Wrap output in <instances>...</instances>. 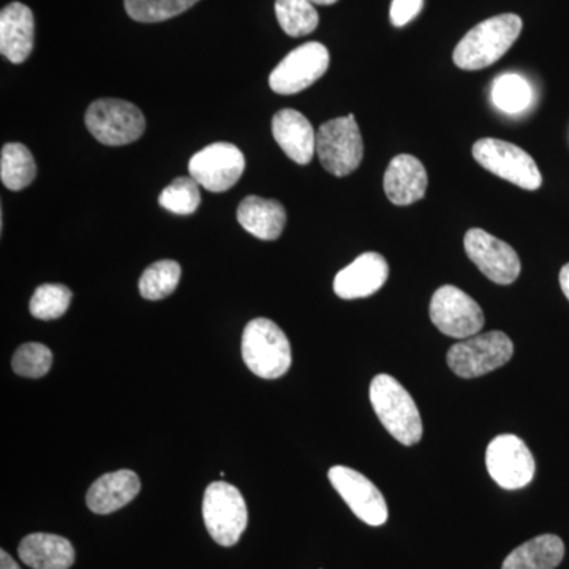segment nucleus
I'll return each instance as SVG.
<instances>
[{"label": "nucleus", "mask_w": 569, "mask_h": 569, "mask_svg": "<svg viewBox=\"0 0 569 569\" xmlns=\"http://www.w3.org/2000/svg\"><path fill=\"white\" fill-rule=\"evenodd\" d=\"M246 170V157L230 142H213L194 153L189 162L190 178L213 193L230 190Z\"/></svg>", "instance_id": "12"}, {"label": "nucleus", "mask_w": 569, "mask_h": 569, "mask_svg": "<svg viewBox=\"0 0 569 569\" xmlns=\"http://www.w3.org/2000/svg\"><path fill=\"white\" fill-rule=\"evenodd\" d=\"M272 134L282 151L298 164H307L317 152V133L302 112L282 110L272 118Z\"/></svg>", "instance_id": "17"}, {"label": "nucleus", "mask_w": 569, "mask_h": 569, "mask_svg": "<svg viewBox=\"0 0 569 569\" xmlns=\"http://www.w3.org/2000/svg\"><path fill=\"white\" fill-rule=\"evenodd\" d=\"M0 569H21L18 567L17 561L11 559L10 553H7L6 550H0Z\"/></svg>", "instance_id": "32"}, {"label": "nucleus", "mask_w": 569, "mask_h": 569, "mask_svg": "<svg viewBox=\"0 0 569 569\" xmlns=\"http://www.w3.org/2000/svg\"><path fill=\"white\" fill-rule=\"evenodd\" d=\"M37 167L31 151L21 142H9L0 153V179L3 186L13 192H20L31 186L36 179Z\"/></svg>", "instance_id": "23"}, {"label": "nucleus", "mask_w": 569, "mask_h": 569, "mask_svg": "<svg viewBox=\"0 0 569 569\" xmlns=\"http://www.w3.org/2000/svg\"><path fill=\"white\" fill-rule=\"evenodd\" d=\"M430 320L443 335L463 340L481 331L485 312L466 291L445 284L432 296Z\"/></svg>", "instance_id": "9"}, {"label": "nucleus", "mask_w": 569, "mask_h": 569, "mask_svg": "<svg viewBox=\"0 0 569 569\" xmlns=\"http://www.w3.org/2000/svg\"><path fill=\"white\" fill-rule=\"evenodd\" d=\"M22 563L32 569H70L74 549L69 539L52 533L28 535L18 548Z\"/></svg>", "instance_id": "20"}, {"label": "nucleus", "mask_w": 569, "mask_h": 569, "mask_svg": "<svg viewBox=\"0 0 569 569\" xmlns=\"http://www.w3.org/2000/svg\"><path fill=\"white\" fill-rule=\"evenodd\" d=\"M71 302L69 287L61 283H44L37 288L29 305L32 317L39 320H58L66 316Z\"/></svg>", "instance_id": "28"}, {"label": "nucleus", "mask_w": 569, "mask_h": 569, "mask_svg": "<svg viewBox=\"0 0 569 569\" xmlns=\"http://www.w3.org/2000/svg\"><path fill=\"white\" fill-rule=\"evenodd\" d=\"M473 157L490 173L520 189L538 190L541 187L542 176L537 163L530 153L512 142L482 138L473 144Z\"/></svg>", "instance_id": "8"}, {"label": "nucleus", "mask_w": 569, "mask_h": 569, "mask_svg": "<svg viewBox=\"0 0 569 569\" xmlns=\"http://www.w3.org/2000/svg\"><path fill=\"white\" fill-rule=\"evenodd\" d=\"M370 402L385 429L406 447L422 438V419L413 397L396 378L381 373L370 383Z\"/></svg>", "instance_id": "2"}, {"label": "nucleus", "mask_w": 569, "mask_h": 569, "mask_svg": "<svg viewBox=\"0 0 569 569\" xmlns=\"http://www.w3.org/2000/svg\"><path fill=\"white\" fill-rule=\"evenodd\" d=\"M200 203V183L186 176L174 179L159 197V204L176 216H190L197 212Z\"/></svg>", "instance_id": "29"}, {"label": "nucleus", "mask_w": 569, "mask_h": 569, "mask_svg": "<svg viewBox=\"0 0 569 569\" xmlns=\"http://www.w3.org/2000/svg\"><path fill=\"white\" fill-rule=\"evenodd\" d=\"M206 529L217 545L231 548L242 537L249 523V511L241 490L224 481L208 486L203 498Z\"/></svg>", "instance_id": "4"}, {"label": "nucleus", "mask_w": 569, "mask_h": 569, "mask_svg": "<svg viewBox=\"0 0 569 569\" xmlns=\"http://www.w3.org/2000/svg\"><path fill=\"white\" fill-rule=\"evenodd\" d=\"M515 343L505 332L490 331L463 339L449 348L448 366L460 378H478L507 365Z\"/></svg>", "instance_id": "6"}, {"label": "nucleus", "mask_w": 569, "mask_h": 569, "mask_svg": "<svg viewBox=\"0 0 569 569\" xmlns=\"http://www.w3.org/2000/svg\"><path fill=\"white\" fill-rule=\"evenodd\" d=\"M84 121L92 137L107 146L130 144L146 130L140 108L119 99L96 100L86 111Z\"/></svg>", "instance_id": "7"}, {"label": "nucleus", "mask_w": 569, "mask_h": 569, "mask_svg": "<svg viewBox=\"0 0 569 569\" xmlns=\"http://www.w3.org/2000/svg\"><path fill=\"white\" fill-rule=\"evenodd\" d=\"M182 269L173 260L157 261L142 272L140 293L148 301H160L173 295L179 282H181Z\"/></svg>", "instance_id": "24"}, {"label": "nucleus", "mask_w": 569, "mask_h": 569, "mask_svg": "<svg viewBox=\"0 0 569 569\" xmlns=\"http://www.w3.org/2000/svg\"><path fill=\"white\" fill-rule=\"evenodd\" d=\"M52 353L43 343L29 342L18 348L11 359L14 373L24 378H41L50 372Z\"/></svg>", "instance_id": "30"}, {"label": "nucleus", "mask_w": 569, "mask_h": 569, "mask_svg": "<svg viewBox=\"0 0 569 569\" xmlns=\"http://www.w3.org/2000/svg\"><path fill=\"white\" fill-rule=\"evenodd\" d=\"M522 32V20L515 13L498 14L479 22L459 41L455 59L459 69L473 71L492 66L503 58Z\"/></svg>", "instance_id": "1"}, {"label": "nucleus", "mask_w": 569, "mask_h": 569, "mask_svg": "<svg viewBox=\"0 0 569 569\" xmlns=\"http://www.w3.org/2000/svg\"><path fill=\"white\" fill-rule=\"evenodd\" d=\"M422 6H425V0H392L391 11H389L392 24L396 28L408 24L418 17Z\"/></svg>", "instance_id": "31"}, {"label": "nucleus", "mask_w": 569, "mask_h": 569, "mask_svg": "<svg viewBox=\"0 0 569 569\" xmlns=\"http://www.w3.org/2000/svg\"><path fill=\"white\" fill-rule=\"evenodd\" d=\"M309 2L313 6H335L339 0H309Z\"/></svg>", "instance_id": "34"}, {"label": "nucleus", "mask_w": 569, "mask_h": 569, "mask_svg": "<svg viewBox=\"0 0 569 569\" xmlns=\"http://www.w3.org/2000/svg\"><path fill=\"white\" fill-rule=\"evenodd\" d=\"M388 277L389 266L383 254L362 253L336 276L335 291L347 301L369 298L387 283Z\"/></svg>", "instance_id": "15"}, {"label": "nucleus", "mask_w": 569, "mask_h": 569, "mask_svg": "<svg viewBox=\"0 0 569 569\" xmlns=\"http://www.w3.org/2000/svg\"><path fill=\"white\" fill-rule=\"evenodd\" d=\"M276 17L290 37H305L318 28V11L309 0H276Z\"/></svg>", "instance_id": "25"}, {"label": "nucleus", "mask_w": 569, "mask_h": 569, "mask_svg": "<svg viewBox=\"0 0 569 569\" xmlns=\"http://www.w3.org/2000/svg\"><path fill=\"white\" fill-rule=\"evenodd\" d=\"M560 287L563 295L567 296L569 301V263L565 264L560 271Z\"/></svg>", "instance_id": "33"}, {"label": "nucleus", "mask_w": 569, "mask_h": 569, "mask_svg": "<svg viewBox=\"0 0 569 569\" xmlns=\"http://www.w3.org/2000/svg\"><path fill=\"white\" fill-rule=\"evenodd\" d=\"M427 183L425 164L417 157L400 153L388 164L383 187L392 204L410 206L426 197Z\"/></svg>", "instance_id": "16"}, {"label": "nucleus", "mask_w": 569, "mask_h": 569, "mask_svg": "<svg viewBox=\"0 0 569 569\" xmlns=\"http://www.w3.org/2000/svg\"><path fill=\"white\" fill-rule=\"evenodd\" d=\"M141 490L140 477L132 470H118L103 475L89 488L86 503L96 515H111L118 511Z\"/></svg>", "instance_id": "18"}, {"label": "nucleus", "mask_w": 569, "mask_h": 569, "mask_svg": "<svg viewBox=\"0 0 569 569\" xmlns=\"http://www.w3.org/2000/svg\"><path fill=\"white\" fill-rule=\"evenodd\" d=\"M200 0H123L127 14L138 22H162L178 17Z\"/></svg>", "instance_id": "27"}, {"label": "nucleus", "mask_w": 569, "mask_h": 569, "mask_svg": "<svg viewBox=\"0 0 569 569\" xmlns=\"http://www.w3.org/2000/svg\"><path fill=\"white\" fill-rule=\"evenodd\" d=\"M242 359L254 376L277 380L290 370V340L274 321L254 318L242 335Z\"/></svg>", "instance_id": "3"}, {"label": "nucleus", "mask_w": 569, "mask_h": 569, "mask_svg": "<svg viewBox=\"0 0 569 569\" xmlns=\"http://www.w3.org/2000/svg\"><path fill=\"white\" fill-rule=\"evenodd\" d=\"M565 557V545L557 535H539L512 550L501 569H556Z\"/></svg>", "instance_id": "22"}, {"label": "nucleus", "mask_w": 569, "mask_h": 569, "mask_svg": "<svg viewBox=\"0 0 569 569\" xmlns=\"http://www.w3.org/2000/svg\"><path fill=\"white\" fill-rule=\"evenodd\" d=\"M486 466L500 488L518 490L529 486L535 478L537 463L522 438L505 433L490 441L486 451Z\"/></svg>", "instance_id": "10"}, {"label": "nucleus", "mask_w": 569, "mask_h": 569, "mask_svg": "<svg viewBox=\"0 0 569 569\" xmlns=\"http://www.w3.org/2000/svg\"><path fill=\"white\" fill-rule=\"evenodd\" d=\"M238 222L254 238L261 241H276L287 224V211L280 201L247 197L239 204Z\"/></svg>", "instance_id": "21"}, {"label": "nucleus", "mask_w": 569, "mask_h": 569, "mask_svg": "<svg viewBox=\"0 0 569 569\" xmlns=\"http://www.w3.org/2000/svg\"><path fill=\"white\" fill-rule=\"evenodd\" d=\"M328 67V48L318 41H310L284 56L269 74V86L280 96H293L320 80Z\"/></svg>", "instance_id": "11"}, {"label": "nucleus", "mask_w": 569, "mask_h": 569, "mask_svg": "<svg viewBox=\"0 0 569 569\" xmlns=\"http://www.w3.org/2000/svg\"><path fill=\"white\" fill-rule=\"evenodd\" d=\"M468 258L489 280L498 284L516 282L520 274V260L507 242L481 228H471L463 239Z\"/></svg>", "instance_id": "14"}, {"label": "nucleus", "mask_w": 569, "mask_h": 569, "mask_svg": "<svg viewBox=\"0 0 569 569\" xmlns=\"http://www.w3.org/2000/svg\"><path fill=\"white\" fill-rule=\"evenodd\" d=\"M492 102L507 114H518L530 107L531 88L526 78L516 73L498 77L492 84Z\"/></svg>", "instance_id": "26"}, {"label": "nucleus", "mask_w": 569, "mask_h": 569, "mask_svg": "<svg viewBox=\"0 0 569 569\" xmlns=\"http://www.w3.org/2000/svg\"><path fill=\"white\" fill-rule=\"evenodd\" d=\"M329 481L348 507L367 526L380 527L388 520L387 500L380 489L365 475L350 467L329 468Z\"/></svg>", "instance_id": "13"}, {"label": "nucleus", "mask_w": 569, "mask_h": 569, "mask_svg": "<svg viewBox=\"0 0 569 569\" xmlns=\"http://www.w3.org/2000/svg\"><path fill=\"white\" fill-rule=\"evenodd\" d=\"M317 153L328 173L343 178L358 170L365 142L353 114L325 122L317 132Z\"/></svg>", "instance_id": "5"}, {"label": "nucleus", "mask_w": 569, "mask_h": 569, "mask_svg": "<svg viewBox=\"0 0 569 569\" xmlns=\"http://www.w3.org/2000/svg\"><path fill=\"white\" fill-rule=\"evenodd\" d=\"M32 50V11L24 3H10L0 13V52L11 63H22Z\"/></svg>", "instance_id": "19"}]
</instances>
